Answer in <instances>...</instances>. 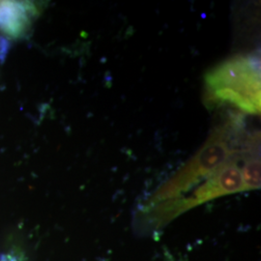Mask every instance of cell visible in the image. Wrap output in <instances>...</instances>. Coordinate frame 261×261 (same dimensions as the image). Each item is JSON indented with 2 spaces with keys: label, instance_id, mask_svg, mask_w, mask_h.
Returning a JSON list of instances; mask_svg holds the SVG:
<instances>
[{
  "label": "cell",
  "instance_id": "obj_1",
  "mask_svg": "<svg viewBox=\"0 0 261 261\" xmlns=\"http://www.w3.org/2000/svg\"><path fill=\"white\" fill-rule=\"evenodd\" d=\"M258 57L239 55L205 75V99L211 105H231L247 113L260 112Z\"/></svg>",
  "mask_w": 261,
  "mask_h": 261
},
{
  "label": "cell",
  "instance_id": "obj_2",
  "mask_svg": "<svg viewBox=\"0 0 261 261\" xmlns=\"http://www.w3.org/2000/svg\"><path fill=\"white\" fill-rule=\"evenodd\" d=\"M233 154L229 145L227 127L215 129L196 155L174 176L159 188L144 207L157 205L185 196L191 189L209 177Z\"/></svg>",
  "mask_w": 261,
  "mask_h": 261
},
{
  "label": "cell",
  "instance_id": "obj_3",
  "mask_svg": "<svg viewBox=\"0 0 261 261\" xmlns=\"http://www.w3.org/2000/svg\"><path fill=\"white\" fill-rule=\"evenodd\" d=\"M244 191L241 168L233 155L191 194L157 205L145 207L142 210V215L145 216V221L158 229L196 206Z\"/></svg>",
  "mask_w": 261,
  "mask_h": 261
},
{
  "label": "cell",
  "instance_id": "obj_4",
  "mask_svg": "<svg viewBox=\"0 0 261 261\" xmlns=\"http://www.w3.org/2000/svg\"><path fill=\"white\" fill-rule=\"evenodd\" d=\"M37 12L31 2L0 1V30L12 39H20L27 35Z\"/></svg>",
  "mask_w": 261,
  "mask_h": 261
},
{
  "label": "cell",
  "instance_id": "obj_5",
  "mask_svg": "<svg viewBox=\"0 0 261 261\" xmlns=\"http://www.w3.org/2000/svg\"><path fill=\"white\" fill-rule=\"evenodd\" d=\"M245 191L260 189V158L257 153H253L246 160L241 168Z\"/></svg>",
  "mask_w": 261,
  "mask_h": 261
}]
</instances>
